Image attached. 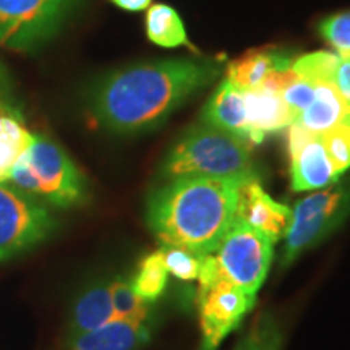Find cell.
I'll return each instance as SVG.
<instances>
[{"label":"cell","instance_id":"obj_7","mask_svg":"<svg viewBox=\"0 0 350 350\" xmlns=\"http://www.w3.org/2000/svg\"><path fill=\"white\" fill-rule=\"evenodd\" d=\"M81 0H0V46L33 52L47 44Z\"/></svg>","mask_w":350,"mask_h":350},{"label":"cell","instance_id":"obj_24","mask_svg":"<svg viewBox=\"0 0 350 350\" xmlns=\"http://www.w3.org/2000/svg\"><path fill=\"white\" fill-rule=\"evenodd\" d=\"M327 156L339 177L350 169V117L336 125L334 129L319 133Z\"/></svg>","mask_w":350,"mask_h":350},{"label":"cell","instance_id":"obj_10","mask_svg":"<svg viewBox=\"0 0 350 350\" xmlns=\"http://www.w3.org/2000/svg\"><path fill=\"white\" fill-rule=\"evenodd\" d=\"M287 148L294 191L321 190L340 178L318 133L292 124L287 129Z\"/></svg>","mask_w":350,"mask_h":350},{"label":"cell","instance_id":"obj_26","mask_svg":"<svg viewBox=\"0 0 350 350\" xmlns=\"http://www.w3.org/2000/svg\"><path fill=\"white\" fill-rule=\"evenodd\" d=\"M319 33L336 54L350 59V12L338 13L319 25Z\"/></svg>","mask_w":350,"mask_h":350},{"label":"cell","instance_id":"obj_8","mask_svg":"<svg viewBox=\"0 0 350 350\" xmlns=\"http://www.w3.org/2000/svg\"><path fill=\"white\" fill-rule=\"evenodd\" d=\"M273 245L266 235L235 217L213 255L229 281L256 297L273 261Z\"/></svg>","mask_w":350,"mask_h":350},{"label":"cell","instance_id":"obj_15","mask_svg":"<svg viewBox=\"0 0 350 350\" xmlns=\"http://www.w3.org/2000/svg\"><path fill=\"white\" fill-rule=\"evenodd\" d=\"M294 60L287 51H248L247 54L227 65V81L242 91L255 90L278 70L291 68Z\"/></svg>","mask_w":350,"mask_h":350},{"label":"cell","instance_id":"obj_30","mask_svg":"<svg viewBox=\"0 0 350 350\" xmlns=\"http://www.w3.org/2000/svg\"><path fill=\"white\" fill-rule=\"evenodd\" d=\"M116 7H119L120 10L125 12H131V13H137V12H143L146 8H150L151 5V0H111Z\"/></svg>","mask_w":350,"mask_h":350},{"label":"cell","instance_id":"obj_9","mask_svg":"<svg viewBox=\"0 0 350 350\" xmlns=\"http://www.w3.org/2000/svg\"><path fill=\"white\" fill-rule=\"evenodd\" d=\"M54 229L55 219L42 203L0 182V261L44 242Z\"/></svg>","mask_w":350,"mask_h":350},{"label":"cell","instance_id":"obj_27","mask_svg":"<svg viewBox=\"0 0 350 350\" xmlns=\"http://www.w3.org/2000/svg\"><path fill=\"white\" fill-rule=\"evenodd\" d=\"M317 86H318L317 83L297 78V80L292 81L291 85H287L281 91L284 103H286L288 111L292 112L294 119H297L299 113L304 112L305 109L312 104V100L314 99V94H317Z\"/></svg>","mask_w":350,"mask_h":350},{"label":"cell","instance_id":"obj_25","mask_svg":"<svg viewBox=\"0 0 350 350\" xmlns=\"http://www.w3.org/2000/svg\"><path fill=\"white\" fill-rule=\"evenodd\" d=\"M163 260L167 273L180 281H198L203 256L178 247H163Z\"/></svg>","mask_w":350,"mask_h":350},{"label":"cell","instance_id":"obj_21","mask_svg":"<svg viewBox=\"0 0 350 350\" xmlns=\"http://www.w3.org/2000/svg\"><path fill=\"white\" fill-rule=\"evenodd\" d=\"M111 291L112 306L116 310L119 319H129V321L150 323L151 308L148 301L139 299L137 292L133 291L129 279L116 278L109 282Z\"/></svg>","mask_w":350,"mask_h":350},{"label":"cell","instance_id":"obj_23","mask_svg":"<svg viewBox=\"0 0 350 350\" xmlns=\"http://www.w3.org/2000/svg\"><path fill=\"white\" fill-rule=\"evenodd\" d=\"M339 55L331 52H312L294 60L292 70L301 80L312 83H331Z\"/></svg>","mask_w":350,"mask_h":350},{"label":"cell","instance_id":"obj_28","mask_svg":"<svg viewBox=\"0 0 350 350\" xmlns=\"http://www.w3.org/2000/svg\"><path fill=\"white\" fill-rule=\"evenodd\" d=\"M8 109H20L18 100L15 94V85H13L12 75L8 73L5 65L0 62V112Z\"/></svg>","mask_w":350,"mask_h":350},{"label":"cell","instance_id":"obj_16","mask_svg":"<svg viewBox=\"0 0 350 350\" xmlns=\"http://www.w3.org/2000/svg\"><path fill=\"white\" fill-rule=\"evenodd\" d=\"M116 319H119V317L112 306L109 282L94 284L88 287L73 305L68 319L67 338L99 329Z\"/></svg>","mask_w":350,"mask_h":350},{"label":"cell","instance_id":"obj_3","mask_svg":"<svg viewBox=\"0 0 350 350\" xmlns=\"http://www.w3.org/2000/svg\"><path fill=\"white\" fill-rule=\"evenodd\" d=\"M258 175L252 146L209 125H196L174 144L161 165V180L188 177H245Z\"/></svg>","mask_w":350,"mask_h":350},{"label":"cell","instance_id":"obj_4","mask_svg":"<svg viewBox=\"0 0 350 350\" xmlns=\"http://www.w3.org/2000/svg\"><path fill=\"white\" fill-rule=\"evenodd\" d=\"M8 183L54 208L70 209L88 200V182L72 157L51 138L34 139L13 169Z\"/></svg>","mask_w":350,"mask_h":350},{"label":"cell","instance_id":"obj_6","mask_svg":"<svg viewBox=\"0 0 350 350\" xmlns=\"http://www.w3.org/2000/svg\"><path fill=\"white\" fill-rule=\"evenodd\" d=\"M201 350H217L255 305V297L229 281L213 253L203 256L198 275Z\"/></svg>","mask_w":350,"mask_h":350},{"label":"cell","instance_id":"obj_12","mask_svg":"<svg viewBox=\"0 0 350 350\" xmlns=\"http://www.w3.org/2000/svg\"><path fill=\"white\" fill-rule=\"evenodd\" d=\"M204 125L234 135L253 146L252 130L248 125L247 107H245L243 91L229 81H222L214 91L206 107L201 113Z\"/></svg>","mask_w":350,"mask_h":350},{"label":"cell","instance_id":"obj_1","mask_svg":"<svg viewBox=\"0 0 350 350\" xmlns=\"http://www.w3.org/2000/svg\"><path fill=\"white\" fill-rule=\"evenodd\" d=\"M219 60L169 59L113 70L90 91L91 116L117 135L146 133L221 75Z\"/></svg>","mask_w":350,"mask_h":350},{"label":"cell","instance_id":"obj_2","mask_svg":"<svg viewBox=\"0 0 350 350\" xmlns=\"http://www.w3.org/2000/svg\"><path fill=\"white\" fill-rule=\"evenodd\" d=\"M255 177H188L164 182L148 196V229L163 247L206 256L216 250L237 217L245 182Z\"/></svg>","mask_w":350,"mask_h":350},{"label":"cell","instance_id":"obj_17","mask_svg":"<svg viewBox=\"0 0 350 350\" xmlns=\"http://www.w3.org/2000/svg\"><path fill=\"white\" fill-rule=\"evenodd\" d=\"M350 117V104L342 99L332 83H318L317 94L294 124L312 133H325Z\"/></svg>","mask_w":350,"mask_h":350},{"label":"cell","instance_id":"obj_20","mask_svg":"<svg viewBox=\"0 0 350 350\" xmlns=\"http://www.w3.org/2000/svg\"><path fill=\"white\" fill-rule=\"evenodd\" d=\"M167 268L164 265L163 253L159 250L150 253L139 261L137 273L130 284L139 299L151 304L164 294L165 287H167Z\"/></svg>","mask_w":350,"mask_h":350},{"label":"cell","instance_id":"obj_11","mask_svg":"<svg viewBox=\"0 0 350 350\" xmlns=\"http://www.w3.org/2000/svg\"><path fill=\"white\" fill-rule=\"evenodd\" d=\"M237 217L275 243L286 237L292 209L271 198V195L261 187L260 178L255 177L245 182L240 190Z\"/></svg>","mask_w":350,"mask_h":350},{"label":"cell","instance_id":"obj_14","mask_svg":"<svg viewBox=\"0 0 350 350\" xmlns=\"http://www.w3.org/2000/svg\"><path fill=\"white\" fill-rule=\"evenodd\" d=\"M150 338V323L116 319L99 329L67 338V350H139Z\"/></svg>","mask_w":350,"mask_h":350},{"label":"cell","instance_id":"obj_5","mask_svg":"<svg viewBox=\"0 0 350 350\" xmlns=\"http://www.w3.org/2000/svg\"><path fill=\"white\" fill-rule=\"evenodd\" d=\"M350 216V178H339L329 187L297 201L286 232L282 266L292 265L305 252L331 237Z\"/></svg>","mask_w":350,"mask_h":350},{"label":"cell","instance_id":"obj_13","mask_svg":"<svg viewBox=\"0 0 350 350\" xmlns=\"http://www.w3.org/2000/svg\"><path fill=\"white\" fill-rule=\"evenodd\" d=\"M243 96L253 146L262 143L268 135L288 129L294 124V116L288 111L279 91L260 86L243 91Z\"/></svg>","mask_w":350,"mask_h":350},{"label":"cell","instance_id":"obj_29","mask_svg":"<svg viewBox=\"0 0 350 350\" xmlns=\"http://www.w3.org/2000/svg\"><path fill=\"white\" fill-rule=\"evenodd\" d=\"M331 83L338 90V93L342 96V99L350 104V59L339 57Z\"/></svg>","mask_w":350,"mask_h":350},{"label":"cell","instance_id":"obj_18","mask_svg":"<svg viewBox=\"0 0 350 350\" xmlns=\"http://www.w3.org/2000/svg\"><path fill=\"white\" fill-rule=\"evenodd\" d=\"M33 139L34 133L26 126L20 109L0 112V182H8Z\"/></svg>","mask_w":350,"mask_h":350},{"label":"cell","instance_id":"obj_22","mask_svg":"<svg viewBox=\"0 0 350 350\" xmlns=\"http://www.w3.org/2000/svg\"><path fill=\"white\" fill-rule=\"evenodd\" d=\"M284 331L271 313H265L253 323L250 332L240 340L235 350H282Z\"/></svg>","mask_w":350,"mask_h":350},{"label":"cell","instance_id":"obj_19","mask_svg":"<svg viewBox=\"0 0 350 350\" xmlns=\"http://www.w3.org/2000/svg\"><path fill=\"white\" fill-rule=\"evenodd\" d=\"M146 34L151 42L161 47L188 46L185 25L178 13L165 3H156L148 8Z\"/></svg>","mask_w":350,"mask_h":350}]
</instances>
